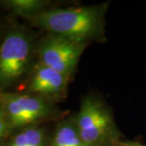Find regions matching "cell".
<instances>
[{
    "mask_svg": "<svg viewBox=\"0 0 146 146\" xmlns=\"http://www.w3.org/2000/svg\"><path fill=\"white\" fill-rule=\"evenodd\" d=\"M11 135L9 123L6 116L5 111L0 103V146H2Z\"/></svg>",
    "mask_w": 146,
    "mask_h": 146,
    "instance_id": "30bf717a",
    "label": "cell"
},
{
    "mask_svg": "<svg viewBox=\"0 0 146 146\" xmlns=\"http://www.w3.org/2000/svg\"><path fill=\"white\" fill-rule=\"evenodd\" d=\"M68 81L67 76L37 62L29 73L26 93L53 102L65 94Z\"/></svg>",
    "mask_w": 146,
    "mask_h": 146,
    "instance_id": "8992f818",
    "label": "cell"
},
{
    "mask_svg": "<svg viewBox=\"0 0 146 146\" xmlns=\"http://www.w3.org/2000/svg\"><path fill=\"white\" fill-rule=\"evenodd\" d=\"M74 117L84 146H116L119 142L112 114L98 98L85 97Z\"/></svg>",
    "mask_w": 146,
    "mask_h": 146,
    "instance_id": "3957f363",
    "label": "cell"
},
{
    "mask_svg": "<svg viewBox=\"0 0 146 146\" xmlns=\"http://www.w3.org/2000/svg\"><path fill=\"white\" fill-rule=\"evenodd\" d=\"M116 146H144L135 141H119Z\"/></svg>",
    "mask_w": 146,
    "mask_h": 146,
    "instance_id": "8fae6325",
    "label": "cell"
},
{
    "mask_svg": "<svg viewBox=\"0 0 146 146\" xmlns=\"http://www.w3.org/2000/svg\"><path fill=\"white\" fill-rule=\"evenodd\" d=\"M86 46V42L48 33L36 48L37 62L70 78Z\"/></svg>",
    "mask_w": 146,
    "mask_h": 146,
    "instance_id": "5b68a950",
    "label": "cell"
},
{
    "mask_svg": "<svg viewBox=\"0 0 146 146\" xmlns=\"http://www.w3.org/2000/svg\"><path fill=\"white\" fill-rule=\"evenodd\" d=\"M50 137L45 127L33 125L14 132L2 146H50Z\"/></svg>",
    "mask_w": 146,
    "mask_h": 146,
    "instance_id": "52a82bcc",
    "label": "cell"
},
{
    "mask_svg": "<svg viewBox=\"0 0 146 146\" xmlns=\"http://www.w3.org/2000/svg\"><path fill=\"white\" fill-rule=\"evenodd\" d=\"M50 146H84L74 116L58 123L50 137Z\"/></svg>",
    "mask_w": 146,
    "mask_h": 146,
    "instance_id": "ba28073f",
    "label": "cell"
},
{
    "mask_svg": "<svg viewBox=\"0 0 146 146\" xmlns=\"http://www.w3.org/2000/svg\"><path fill=\"white\" fill-rule=\"evenodd\" d=\"M107 3L46 9L28 21L51 34L88 43L104 36Z\"/></svg>",
    "mask_w": 146,
    "mask_h": 146,
    "instance_id": "6da1fadb",
    "label": "cell"
},
{
    "mask_svg": "<svg viewBox=\"0 0 146 146\" xmlns=\"http://www.w3.org/2000/svg\"><path fill=\"white\" fill-rule=\"evenodd\" d=\"M0 103L5 111L11 134L33 125H39L57 114L53 102L31 94L0 92Z\"/></svg>",
    "mask_w": 146,
    "mask_h": 146,
    "instance_id": "277c9868",
    "label": "cell"
},
{
    "mask_svg": "<svg viewBox=\"0 0 146 146\" xmlns=\"http://www.w3.org/2000/svg\"><path fill=\"white\" fill-rule=\"evenodd\" d=\"M2 36H1V29H0V43H1V41H2Z\"/></svg>",
    "mask_w": 146,
    "mask_h": 146,
    "instance_id": "7c38bea8",
    "label": "cell"
},
{
    "mask_svg": "<svg viewBox=\"0 0 146 146\" xmlns=\"http://www.w3.org/2000/svg\"><path fill=\"white\" fill-rule=\"evenodd\" d=\"M32 35L23 27H13L0 43V92L19 83L32 70L34 52Z\"/></svg>",
    "mask_w": 146,
    "mask_h": 146,
    "instance_id": "7a4b0ae2",
    "label": "cell"
},
{
    "mask_svg": "<svg viewBox=\"0 0 146 146\" xmlns=\"http://www.w3.org/2000/svg\"><path fill=\"white\" fill-rule=\"evenodd\" d=\"M0 5L16 16L29 20L48 9L49 3L43 0H5L1 1Z\"/></svg>",
    "mask_w": 146,
    "mask_h": 146,
    "instance_id": "9c48e42d",
    "label": "cell"
}]
</instances>
